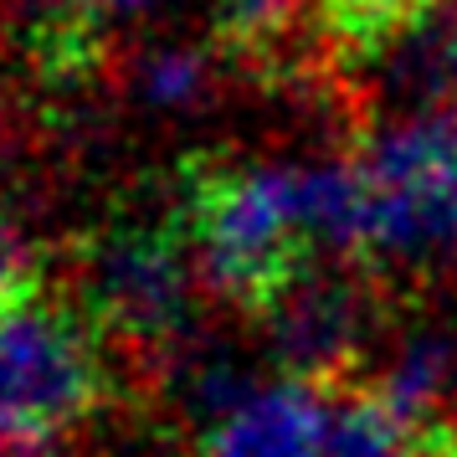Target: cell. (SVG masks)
Returning a JSON list of instances; mask_svg holds the SVG:
<instances>
[{
	"instance_id": "cell-14",
	"label": "cell",
	"mask_w": 457,
	"mask_h": 457,
	"mask_svg": "<svg viewBox=\"0 0 457 457\" xmlns=\"http://www.w3.org/2000/svg\"><path fill=\"white\" fill-rule=\"evenodd\" d=\"M427 457H457V432H453V436H436V442H427Z\"/></svg>"
},
{
	"instance_id": "cell-15",
	"label": "cell",
	"mask_w": 457,
	"mask_h": 457,
	"mask_svg": "<svg viewBox=\"0 0 457 457\" xmlns=\"http://www.w3.org/2000/svg\"><path fill=\"white\" fill-rule=\"evenodd\" d=\"M16 457H57V453H46V447H31V453H16Z\"/></svg>"
},
{
	"instance_id": "cell-11",
	"label": "cell",
	"mask_w": 457,
	"mask_h": 457,
	"mask_svg": "<svg viewBox=\"0 0 457 457\" xmlns=\"http://www.w3.org/2000/svg\"><path fill=\"white\" fill-rule=\"evenodd\" d=\"M298 16V0H221L216 11V31L227 46L242 52H262L272 46Z\"/></svg>"
},
{
	"instance_id": "cell-4",
	"label": "cell",
	"mask_w": 457,
	"mask_h": 457,
	"mask_svg": "<svg viewBox=\"0 0 457 457\" xmlns=\"http://www.w3.org/2000/svg\"><path fill=\"white\" fill-rule=\"evenodd\" d=\"M195 257L154 227H119L87 252L83 288L93 313L129 345H170L190 329Z\"/></svg>"
},
{
	"instance_id": "cell-2",
	"label": "cell",
	"mask_w": 457,
	"mask_h": 457,
	"mask_svg": "<svg viewBox=\"0 0 457 457\" xmlns=\"http://www.w3.org/2000/svg\"><path fill=\"white\" fill-rule=\"evenodd\" d=\"M360 257L436 268L457 257V124L447 113L386 119L354 154Z\"/></svg>"
},
{
	"instance_id": "cell-9",
	"label": "cell",
	"mask_w": 457,
	"mask_h": 457,
	"mask_svg": "<svg viewBox=\"0 0 457 457\" xmlns=\"http://www.w3.org/2000/svg\"><path fill=\"white\" fill-rule=\"evenodd\" d=\"M436 5H447V0H319V16L329 26L339 57L365 72L406 31H416V26L427 21Z\"/></svg>"
},
{
	"instance_id": "cell-3",
	"label": "cell",
	"mask_w": 457,
	"mask_h": 457,
	"mask_svg": "<svg viewBox=\"0 0 457 457\" xmlns=\"http://www.w3.org/2000/svg\"><path fill=\"white\" fill-rule=\"evenodd\" d=\"M104 395L93 334L67 309L0 288V447H46Z\"/></svg>"
},
{
	"instance_id": "cell-1",
	"label": "cell",
	"mask_w": 457,
	"mask_h": 457,
	"mask_svg": "<svg viewBox=\"0 0 457 457\" xmlns=\"http://www.w3.org/2000/svg\"><path fill=\"white\" fill-rule=\"evenodd\" d=\"M354 160H252L206 175L190 195V257L211 293L268 309L324 257H360Z\"/></svg>"
},
{
	"instance_id": "cell-10",
	"label": "cell",
	"mask_w": 457,
	"mask_h": 457,
	"mask_svg": "<svg viewBox=\"0 0 457 457\" xmlns=\"http://www.w3.org/2000/svg\"><path fill=\"white\" fill-rule=\"evenodd\" d=\"M324 457H427V442L406 421H395L375 395H350L339 401Z\"/></svg>"
},
{
	"instance_id": "cell-6",
	"label": "cell",
	"mask_w": 457,
	"mask_h": 457,
	"mask_svg": "<svg viewBox=\"0 0 457 457\" xmlns=\"http://www.w3.org/2000/svg\"><path fill=\"white\" fill-rule=\"evenodd\" d=\"M262 319H268V345L283 375H303V380H324L339 365H350L360 350V334H365L354 288L324 272L293 283L278 303L262 309Z\"/></svg>"
},
{
	"instance_id": "cell-12",
	"label": "cell",
	"mask_w": 457,
	"mask_h": 457,
	"mask_svg": "<svg viewBox=\"0 0 457 457\" xmlns=\"http://www.w3.org/2000/svg\"><path fill=\"white\" fill-rule=\"evenodd\" d=\"M72 16H93V21H145L154 11H165L170 0H62Z\"/></svg>"
},
{
	"instance_id": "cell-13",
	"label": "cell",
	"mask_w": 457,
	"mask_h": 457,
	"mask_svg": "<svg viewBox=\"0 0 457 457\" xmlns=\"http://www.w3.org/2000/svg\"><path fill=\"white\" fill-rule=\"evenodd\" d=\"M16 257H21V231L11 206L0 201V288H16Z\"/></svg>"
},
{
	"instance_id": "cell-5",
	"label": "cell",
	"mask_w": 457,
	"mask_h": 457,
	"mask_svg": "<svg viewBox=\"0 0 457 457\" xmlns=\"http://www.w3.org/2000/svg\"><path fill=\"white\" fill-rule=\"evenodd\" d=\"M334 416L339 401L324 395V380H252L227 411L201 427V457H324Z\"/></svg>"
},
{
	"instance_id": "cell-8",
	"label": "cell",
	"mask_w": 457,
	"mask_h": 457,
	"mask_svg": "<svg viewBox=\"0 0 457 457\" xmlns=\"http://www.w3.org/2000/svg\"><path fill=\"white\" fill-rule=\"evenodd\" d=\"M216 87V57L195 42H154L139 46L129 62V93L154 119H180L211 98Z\"/></svg>"
},
{
	"instance_id": "cell-7",
	"label": "cell",
	"mask_w": 457,
	"mask_h": 457,
	"mask_svg": "<svg viewBox=\"0 0 457 457\" xmlns=\"http://www.w3.org/2000/svg\"><path fill=\"white\" fill-rule=\"evenodd\" d=\"M375 401L421 442L457 432V319L411 329L375 375Z\"/></svg>"
}]
</instances>
